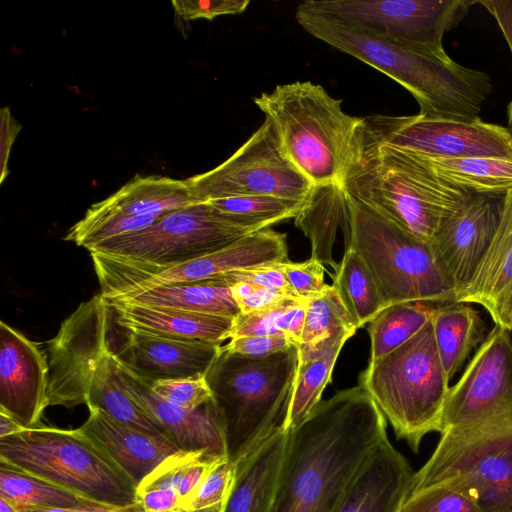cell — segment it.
<instances>
[{
    "label": "cell",
    "instance_id": "cell-1",
    "mask_svg": "<svg viewBox=\"0 0 512 512\" xmlns=\"http://www.w3.org/2000/svg\"><path fill=\"white\" fill-rule=\"evenodd\" d=\"M387 439L385 417L359 385L321 400L289 430L271 512H334Z\"/></svg>",
    "mask_w": 512,
    "mask_h": 512
},
{
    "label": "cell",
    "instance_id": "cell-2",
    "mask_svg": "<svg viewBox=\"0 0 512 512\" xmlns=\"http://www.w3.org/2000/svg\"><path fill=\"white\" fill-rule=\"evenodd\" d=\"M297 23L315 38L387 75L415 98L419 115L473 120L492 92L485 72L439 55L368 34L340 19L297 6Z\"/></svg>",
    "mask_w": 512,
    "mask_h": 512
},
{
    "label": "cell",
    "instance_id": "cell-3",
    "mask_svg": "<svg viewBox=\"0 0 512 512\" xmlns=\"http://www.w3.org/2000/svg\"><path fill=\"white\" fill-rule=\"evenodd\" d=\"M339 187L346 196L428 244L473 194L438 178L404 152L357 133Z\"/></svg>",
    "mask_w": 512,
    "mask_h": 512
},
{
    "label": "cell",
    "instance_id": "cell-4",
    "mask_svg": "<svg viewBox=\"0 0 512 512\" xmlns=\"http://www.w3.org/2000/svg\"><path fill=\"white\" fill-rule=\"evenodd\" d=\"M196 202L139 231L88 250L104 298L118 296L168 267L217 251L253 233Z\"/></svg>",
    "mask_w": 512,
    "mask_h": 512
},
{
    "label": "cell",
    "instance_id": "cell-5",
    "mask_svg": "<svg viewBox=\"0 0 512 512\" xmlns=\"http://www.w3.org/2000/svg\"><path fill=\"white\" fill-rule=\"evenodd\" d=\"M292 162L314 186H340L362 117L311 81L277 85L253 98Z\"/></svg>",
    "mask_w": 512,
    "mask_h": 512
},
{
    "label": "cell",
    "instance_id": "cell-6",
    "mask_svg": "<svg viewBox=\"0 0 512 512\" xmlns=\"http://www.w3.org/2000/svg\"><path fill=\"white\" fill-rule=\"evenodd\" d=\"M298 367V347L266 357L222 351L206 374L232 464L283 423Z\"/></svg>",
    "mask_w": 512,
    "mask_h": 512
},
{
    "label": "cell",
    "instance_id": "cell-7",
    "mask_svg": "<svg viewBox=\"0 0 512 512\" xmlns=\"http://www.w3.org/2000/svg\"><path fill=\"white\" fill-rule=\"evenodd\" d=\"M433 486L461 492L481 512H512V404L441 433L410 494Z\"/></svg>",
    "mask_w": 512,
    "mask_h": 512
},
{
    "label": "cell",
    "instance_id": "cell-8",
    "mask_svg": "<svg viewBox=\"0 0 512 512\" xmlns=\"http://www.w3.org/2000/svg\"><path fill=\"white\" fill-rule=\"evenodd\" d=\"M358 379L359 386L370 395L397 438L405 440L414 452L424 436L443 432L450 383L431 321L395 350L368 362Z\"/></svg>",
    "mask_w": 512,
    "mask_h": 512
},
{
    "label": "cell",
    "instance_id": "cell-9",
    "mask_svg": "<svg viewBox=\"0 0 512 512\" xmlns=\"http://www.w3.org/2000/svg\"><path fill=\"white\" fill-rule=\"evenodd\" d=\"M345 195V194H344ZM345 247L365 263L386 306L455 301L456 291L431 244L421 242L345 195Z\"/></svg>",
    "mask_w": 512,
    "mask_h": 512
},
{
    "label": "cell",
    "instance_id": "cell-10",
    "mask_svg": "<svg viewBox=\"0 0 512 512\" xmlns=\"http://www.w3.org/2000/svg\"><path fill=\"white\" fill-rule=\"evenodd\" d=\"M0 462L107 507L139 502L136 484L78 428L37 426L0 438Z\"/></svg>",
    "mask_w": 512,
    "mask_h": 512
},
{
    "label": "cell",
    "instance_id": "cell-11",
    "mask_svg": "<svg viewBox=\"0 0 512 512\" xmlns=\"http://www.w3.org/2000/svg\"><path fill=\"white\" fill-rule=\"evenodd\" d=\"M473 0H306L298 6L340 19L373 36L446 54L442 39L464 19Z\"/></svg>",
    "mask_w": 512,
    "mask_h": 512
},
{
    "label": "cell",
    "instance_id": "cell-12",
    "mask_svg": "<svg viewBox=\"0 0 512 512\" xmlns=\"http://www.w3.org/2000/svg\"><path fill=\"white\" fill-rule=\"evenodd\" d=\"M187 181L196 202L245 195L303 201L314 188L286 156L268 118L223 163Z\"/></svg>",
    "mask_w": 512,
    "mask_h": 512
},
{
    "label": "cell",
    "instance_id": "cell-13",
    "mask_svg": "<svg viewBox=\"0 0 512 512\" xmlns=\"http://www.w3.org/2000/svg\"><path fill=\"white\" fill-rule=\"evenodd\" d=\"M357 134L400 151L440 158L489 157L512 160L508 128L473 120L432 119L418 115L362 117Z\"/></svg>",
    "mask_w": 512,
    "mask_h": 512
},
{
    "label": "cell",
    "instance_id": "cell-14",
    "mask_svg": "<svg viewBox=\"0 0 512 512\" xmlns=\"http://www.w3.org/2000/svg\"><path fill=\"white\" fill-rule=\"evenodd\" d=\"M109 306L95 295L82 302L46 343L49 406L86 404L97 366L109 350Z\"/></svg>",
    "mask_w": 512,
    "mask_h": 512
},
{
    "label": "cell",
    "instance_id": "cell-15",
    "mask_svg": "<svg viewBox=\"0 0 512 512\" xmlns=\"http://www.w3.org/2000/svg\"><path fill=\"white\" fill-rule=\"evenodd\" d=\"M510 404L512 344L509 330L494 324L458 381L449 388L443 432Z\"/></svg>",
    "mask_w": 512,
    "mask_h": 512
},
{
    "label": "cell",
    "instance_id": "cell-16",
    "mask_svg": "<svg viewBox=\"0 0 512 512\" xmlns=\"http://www.w3.org/2000/svg\"><path fill=\"white\" fill-rule=\"evenodd\" d=\"M49 406L46 353L4 321L0 322V411L23 428L37 427Z\"/></svg>",
    "mask_w": 512,
    "mask_h": 512
},
{
    "label": "cell",
    "instance_id": "cell-17",
    "mask_svg": "<svg viewBox=\"0 0 512 512\" xmlns=\"http://www.w3.org/2000/svg\"><path fill=\"white\" fill-rule=\"evenodd\" d=\"M112 362L123 390L181 450H204L227 458L223 426L213 399L199 408L184 409L155 394L144 379L118 361L113 353Z\"/></svg>",
    "mask_w": 512,
    "mask_h": 512
},
{
    "label": "cell",
    "instance_id": "cell-18",
    "mask_svg": "<svg viewBox=\"0 0 512 512\" xmlns=\"http://www.w3.org/2000/svg\"><path fill=\"white\" fill-rule=\"evenodd\" d=\"M504 195L472 194L431 246L456 295L474 275L497 230Z\"/></svg>",
    "mask_w": 512,
    "mask_h": 512
},
{
    "label": "cell",
    "instance_id": "cell-19",
    "mask_svg": "<svg viewBox=\"0 0 512 512\" xmlns=\"http://www.w3.org/2000/svg\"><path fill=\"white\" fill-rule=\"evenodd\" d=\"M288 260L286 234L267 228L245 235L212 253L168 267L115 297L162 285L208 280L232 271Z\"/></svg>",
    "mask_w": 512,
    "mask_h": 512
},
{
    "label": "cell",
    "instance_id": "cell-20",
    "mask_svg": "<svg viewBox=\"0 0 512 512\" xmlns=\"http://www.w3.org/2000/svg\"><path fill=\"white\" fill-rule=\"evenodd\" d=\"M125 330L126 341L111 352L136 375L150 382L206 376L221 352L222 345L217 343Z\"/></svg>",
    "mask_w": 512,
    "mask_h": 512
},
{
    "label": "cell",
    "instance_id": "cell-21",
    "mask_svg": "<svg viewBox=\"0 0 512 512\" xmlns=\"http://www.w3.org/2000/svg\"><path fill=\"white\" fill-rule=\"evenodd\" d=\"M456 302L478 304L494 324L512 327V189L503 199L500 221L494 237L468 284Z\"/></svg>",
    "mask_w": 512,
    "mask_h": 512
},
{
    "label": "cell",
    "instance_id": "cell-22",
    "mask_svg": "<svg viewBox=\"0 0 512 512\" xmlns=\"http://www.w3.org/2000/svg\"><path fill=\"white\" fill-rule=\"evenodd\" d=\"M414 472L387 439L370 455L334 512H401Z\"/></svg>",
    "mask_w": 512,
    "mask_h": 512
},
{
    "label": "cell",
    "instance_id": "cell-23",
    "mask_svg": "<svg viewBox=\"0 0 512 512\" xmlns=\"http://www.w3.org/2000/svg\"><path fill=\"white\" fill-rule=\"evenodd\" d=\"M89 417L78 429L92 440L136 484L166 458L181 450L166 437L127 427L98 408H88Z\"/></svg>",
    "mask_w": 512,
    "mask_h": 512
},
{
    "label": "cell",
    "instance_id": "cell-24",
    "mask_svg": "<svg viewBox=\"0 0 512 512\" xmlns=\"http://www.w3.org/2000/svg\"><path fill=\"white\" fill-rule=\"evenodd\" d=\"M114 321L125 329L157 336L221 344L230 338L234 318L135 302L105 299Z\"/></svg>",
    "mask_w": 512,
    "mask_h": 512
},
{
    "label": "cell",
    "instance_id": "cell-25",
    "mask_svg": "<svg viewBox=\"0 0 512 512\" xmlns=\"http://www.w3.org/2000/svg\"><path fill=\"white\" fill-rule=\"evenodd\" d=\"M289 430L279 425L235 464L222 512H271L287 448Z\"/></svg>",
    "mask_w": 512,
    "mask_h": 512
},
{
    "label": "cell",
    "instance_id": "cell-26",
    "mask_svg": "<svg viewBox=\"0 0 512 512\" xmlns=\"http://www.w3.org/2000/svg\"><path fill=\"white\" fill-rule=\"evenodd\" d=\"M196 201L187 179L166 176H140L123 185L114 194L97 202L109 211L128 216H163Z\"/></svg>",
    "mask_w": 512,
    "mask_h": 512
},
{
    "label": "cell",
    "instance_id": "cell-27",
    "mask_svg": "<svg viewBox=\"0 0 512 512\" xmlns=\"http://www.w3.org/2000/svg\"><path fill=\"white\" fill-rule=\"evenodd\" d=\"M431 322L442 367L450 383L486 337L485 324L472 304L456 301L439 305Z\"/></svg>",
    "mask_w": 512,
    "mask_h": 512
},
{
    "label": "cell",
    "instance_id": "cell-28",
    "mask_svg": "<svg viewBox=\"0 0 512 512\" xmlns=\"http://www.w3.org/2000/svg\"><path fill=\"white\" fill-rule=\"evenodd\" d=\"M105 299L232 318L240 314L230 286L218 278L162 285L132 295Z\"/></svg>",
    "mask_w": 512,
    "mask_h": 512
},
{
    "label": "cell",
    "instance_id": "cell-29",
    "mask_svg": "<svg viewBox=\"0 0 512 512\" xmlns=\"http://www.w3.org/2000/svg\"><path fill=\"white\" fill-rule=\"evenodd\" d=\"M404 153L438 178L469 193L505 195L512 189V160L489 157L440 158Z\"/></svg>",
    "mask_w": 512,
    "mask_h": 512
},
{
    "label": "cell",
    "instance_id": "cell-30",
    "mask_svg": "<svg viewBox=\"0 0 512 512\" xmlns=\"http://www.w3.org/2000/svg\"><path fill=\"white\" fill-rule=\"evenodd\" d=\"M345 195L339 186H314L295 225L311 243V257L320 263L338 266L333 260L337 230L345 220Z\"/></svg>",
    "mask_w": 512,
    "mask_h": 512
},
{
    "label": "cell",
    "instance_id": "cell-31",
    "mask_svg": "<svg viewBox=\"0 0 512 512\" xmlns=\"http://www.w3.org/2000/svg\"><path fill=\"white\" fill-rule=\"evenodd\" d=\"M86 405L88 408L102 410L112 419L127 427L170 439L165 430L153 421L119 384L114 372L110 348L94 373Z\"/></svg>",
    "mask_w": 512,
    "mask_h": 512
},
{
    "label": "cell",
    "instance_id": "cell-32",
    "mask_svg": "<svg viewBox=\"0 0 512 512\" xmlns=\"http://www.w3.org/2000/svg\"><path fill=\"white\" fill-rule=\"evenodd\" d=\"M439 305L407 302L384 308L368 323L370 358L373 362L395 350L433 318Z\"/></svg>",
    "mask_w": 512,
    "mask_h": 512
},
{
    "label": "cell",
    "instance_id": "cell-33",
    "mask_svg": "<svg viewBox=\"0 0 512 512\" xmlns=\"http://www.w3.org/2000/svg\"><path fill=\"white\" fill-rule=\"evenodd\" d=\"M333 286L340 293L358 329L371 322L386 304L369 269L350 247L334 270Z\"/></svg>",
    "mask_w": 512,
    "mask_h": 512
},
{
    "label": "cell",
    "instance_id": "cell-34",
    "mask_svg": "<svg viewBox=\"0 0 512 512\" xmlns=\"http://www.w3.org/2000/svg\"><path fill=\"white\" fill-rule=\"evenodd\" d=\"M0 497L14 504L42 508L107 507L2 462Z\"/></svg>",
    "mask_w": 512,
    "mask_h": 512
},
{
    "label": "cell",
    "instance_id": "cell-35",
    "mask_svg": "<svg viewBox=\"0 0 512 512\" xmlns=\"http://www.w3.org/2000/svg\"><path fill=\"white\" fill-rule=\"evenodd\" d=\"M348 339H339L319 357L298 361L291 399L282 423L286 430L299 426L321 401L322 392L331 381L337 358Z\"/></svg>",
    "mask_w": 512,
    "mask_h": 512
},
{
    "label": "cell",
    "instance_id": "cell-36",
    "mask_svg": "<svg viewBox=\"0 0 512 512\" xmlns=\"http://www.w3.org/2000/svg\"><path fill=\"white\" fill-rule=\"evenodd\" d=\"M306 201L269 195H245L207 202L230 221L256 232L276 223L295 219Z\"/></svg>",
    "mask_w": 512,
    "mask_h": 512
},
{
    "label": "cell",
    "instance_id": "cell-37",
    "mask_svg": "<svg viewBox=\"0 0 512 512\" xmlns=\"http://www.w3.org/2000/svg\"><path fill=\"white\" fill-rule=\"evenodd\" d=\"M224 459L227 458H220L204 450H179L166 458L140 483L138 494L153 489H173L183 502L209 471Z\"/></svg>",
    "mask_w": 512,
    "mask_h": 512
},
{
    "label": "cell",
    "instance_id": "cell-38",
    "mask_svg": "<svg viewBox=\"0 0 512 512\" xmlns=\"http://www.w3.org/2000/svg\"><path fill=\"white\" fill-rule=\"evenodd\" d=\"M160 217L128 216L106 210L94 203L84 217L68 230L64 239L90 250L107 240L144 229Z\"/></svg>",
    "mask_w": 512,
    "mask_h": 512
},
{
    "label": "cell",
    "instance_id": "cell-39",
    "mask_svg": "<svg viewBox=\"0 0 512 512\" xmlns=\"http://www.w3.org/2000/svg\"><path fill=\"white\" fill-rule=\"evenodd\" d=\"M357 329L340 293L328 285L321 293L308 298L300 344H316L342 331L356 333Z\"/></svg>",
    "mask_w": 512,
    "mask_h": 512
},
{
    "label": "cell",
    "instance_id": "cell-40",
    "mask_svg": "<svg viewBox=\"0 0 512 512\" xmlns=\"http://www.w3.org/2000/svg\"><path fill=\"white\" fill-rule=\"evenodd\" d=\"M235 474V464L224 459L216 464L198 487L182 502L187 512H203L223 507L230 492Z\"/></svg>",
    "mask_w": 512,
    "mask_h": 512
},
{
    "label": "cell",
    "instance_id": "cell-41",
    "mask_svg": "<svg viewBox=\"0 0 512 512\" xmlns=\"http://www.w3.org/2000/svg\"><path fill=\"white\" fill-rule=\"evenodd\" d=\"M401 512H481L477 505L461 492L443 486H433L412 493Z\"/></svg>",
    "mask_w": 512,
    "mask_h": 512
},
{
    "label": "cell",
    "instance_id": "cell-42",
    "mask_svg": "<svg viewBox=\"0 0 512 512\" xmlns=\"http://www.w3.org/2000/svg\"><path fill=\"white\" fill-rule=\"evenodd\" d=\"M145 381L159 397L187 410L199 408L213 399L206 376Z\"/></svg>",
    "mask_w": 512,
    "mask_h": 512
},
{
    "label": "cell",
    "instance_id": "cell-43",
    "mask_svg": "<svg viewBox=\"0 0 512 512\" xmlns=\"http://www.w3.org/2000/svg\"><path fill=\"white\" fill-rule=\"evenodd\" d=\"M297 298L289 297L263 310L240 313L234 318L229 340L245 336L284 335L278 330V320Z\"/></svg>",
    "mask_w": 512,
    "mask_h": 512
},
{
    "label": "cell",
    "instance_id": "cell-44",
    "mask_svg": "<svg viewBox=\"0 0 512 512\" xmlns=\"http://www.w3.org/2000/svg\"><path fill=\"white\" fill-rule=\"evenodd\" d=\"M294 293L301 298H311L324 291L328 284L325 283L324 265L315 259L294 263L285 261L278 263Z\"/></svg>",
    "mask_w": 512,
    "mask_h": 512
},
{
    "label": "cell",
    "instance_id": "cell-45",
    "mask_svg": "<svg viewBox=\"0 0 512 512\" xmlns=\"http://www.w3.org/2000/svg\"><path fill=\"white\" fill-rule=\"evenodd\" d=\"M249 0H174L176 14L185 20L208 19L243 13Z\"/></svg>",
    "mask_w": 512,
    "mask_h": 512
},
{
    "label": "cell",
    "instance_id": "cell-46",
    "mask_svg": "<svg viewBox=\"0 0 512 512\" xmlns=\"http://www.w3.org/2000/svg\"><path fill=\"white\" fill-rule=\"evenodd\" d=\"M215 278L223 281L228 286L241 281L253 284L257 287L280 290L290 295L297 296L288 284L278 263L236 270Z\"/></svg>",
    "mask_w": 512,
    "mask_h": 512
},
{
    "label": "cell",
    "instance_id": "cell-47",
    "mask_svg": "<svg viewBox=\"0 0 512 512\" xmlns=\"http://www.w3.org/2000/svg\"><path fill=\"white\" fill-rule=\"evenodd\" d=\"M294 346L297 345L285 335L245 336L230 339L221 346V350L259 358L287 351Z\"/></svg>",
    "mask_w": 512,
    "mask_h": 512
},
{
    "label": "cell",
    "instance_id": "cell-48",
    "mask_svg": "<svg viewBox=\"0 0 512 512\" xmlns=\"http://www.w3.org/2000/svg\"><path fill=\"white\" fill-rule=\"evenodd\" d=\"M145 512H170L181 508L182 498L173 489H153L138 494Z\"/></svg>",
    "mask_w": 512,
    "mask_h": 512
},
{
    "label": "cell",
    "instance_id": "cell-49",
    "mask_svg": "<svg viewBox=\"0 0 512 512\" xmlns=\"http://www.w3.org/2000/svg\"><path fill=\"white\" fill-rule=\"evenodd\" d=\"M289 297H297L286 292L255 286L246 298L237 302L240 313L247 314L272 307Z\"/></svg>",
    "mask_w": 512,
    "mask_h": 512
},
{
    "label": "cell",
    "instance_id": "cell-50",
    "mask_svg": "<svg viewBox=\"0 0 512 512\" xmlns=\"http://www.w3.org/2000/svg\"><path fill=\"white\" fill-rule=\"evenodd\" d=\"M497 21L512 53V0H479Z\"/></svg>",
    "mask_w": 512,
    "mask_h": 512
},
{
    "label": "cell",
    "instance_id": "cell-51",
    "mask_svg": "<svg viewBox=\"0 0 512 512\" xmlns=\"http://www.w3.org/2000/svg\"><path fill=\"white\" fill-rule=\"evenodd\" d=\"M15 506L20 512H145L140 502L126 507H78V508H42L26 505Z\"/></svg>",
    "mask_w": 512,
    "mask_h": 512
},
{
    "label": "cell",
    "instance_id": "cell-52",
    "mask_svg": "<svg viewBox=\"0 0 512 512\" xmlns=\"http://www.w3.org/2000/svg\"><path fill=\"white\" fill-rule=\"evenodd\" d=\"M12 417L0 411V438H4L24 430Z\"/></svg>",
    "mask_w": 512,
    "mask_h": 512
},
{
    "label": "cell",
    "instance_id": "cell-53",
    "mask_svg": "<svg viewBox=\"0 0 512 512\" xmlns=\"http://www.w3.org/2000/svg\"><path fill=\"white\" fill-rule=\"evenodd\" d=\"M0 512H20L14 503L0 497Z\"/></svg>",
    "mask_w": 512,
    "mask_h": 512
},
{
    "label": "cell",
    "instance_id": "cell-54",
    "mask_svg": "<svg viewBox=\"0 0 512 512\" xmlns=\"http://www.w3.org/2000/svg\"><path fill=\"white\" fill-rule=\"evenodd\" d=\"M508 130L512 135V101L507 106Z\"/></svg>",
    "mask_w": 512,
    "mask_h": 512
},
{
    "label": "cell",
    "instance_id": "cell-55",
    "mask_svg": "<svg viewBox=\"0 0 512 512\" xmlns=\"http://www.w3.org/2000/svg\"><path fill=\"white\" fill-rule=\"evenodd\" d=\"M222 508L223 507L214 508V509L206 510V511H203V512H222Z\"/></svg>",
    "mask_w": 512,
    "mask_h": 512
},
{
    "label": "cell",
    "instance_id": "cell-56",
    "mask_svg": "<svg viewBox=\"0 0 512 512\" xmlns=\"http://www.w3.org/2000/svg\"><path fill=\"white\" fill-rule=\"evenodd\" d=\"M509 336H510V341H511V344H512V327H511V329L509 330Z\"/></svg>",
    "mask_w": 512,
    "mask_h": 512
}]
</instances>
